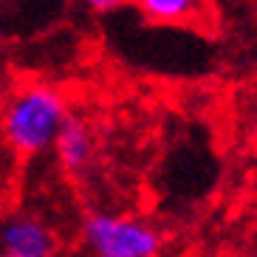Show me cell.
I'll list each match as a JSON object with an SVG mask.
<instances>
[{"instance_id": "6da1fadb", "label": "cell", "mask_w": 257, "mask_h": 257, "mask_svg": "<svg viewBox=\"0 0 257 257\" xmlns=\"http://www.w3.org/2000/svg\"><path fill=\"white\" fill-rule=\"evenodd\" d=\"M71 119L68 96L51 82H23L6 96L0 130L12 150L43 156L54 147L62 124Z\"/></svg>"}, {"instance_id": "7a4b0ae2", "label": "cell", "mask_w": 257, "mask_h": 257, "mask_svg": "<svg viewBox=\"0 0 257 257\" xmlns=\"http://www.w3.org/2000/svg\"><path fill=\"white\" fill-rule=\"evenodd\" d=\"M82 240L91 257H159L161 232L133 215H91L82 226Z\"/></svg>"}, {"instance_id": "3957f363", "label": "cell", "mask_w": 257, "mask_h": 257, "mask_svg": "<svg viewBox=\"0 0 257 257\" xmlns=\"http://www.w3.org/2000/svg\"><path fill=\"white\" fill-rule=\"evenodd\" d=\"M57 237L46 220L34 215H9L0 220V254L9 257H54Z\"/></svg>"}, {"instance_id": "277c9868", "label": "cell", "mask_w": 257, "mask_h": 257, "mask_svg": "<svg viewBox=\"0 0 257 257\" xmlns=\"http://www.w3.org/2000/svg\"><path fill=\"white\" fill-rule=\"evenodd\" d=\"M130 3L147 23L164 29L201 26L212 15V0H130Z\"/></svg>"}, {"instance_id": "5b68a950", "label": "cell", "mask_w": 257, "mask_h": 257, "mask_svg": "<svg viewBox=\"0 0 257 257\" xmlns=\"http://www.w3.org/2000/svg\"><path fill=\"white\" fill-rule=\"evenodd\" d=\"M57 153L60 164L68 170V173H82L85 167L93 161V150H96V139H93V130L85 119H76L71 116L65 124H62L60 136L51 147Z\"/></svg>"}, {"instance_id": "8992f818", "label": "cell", "mask_w": 257, "mask_h": 257, "mask_svg": "<svg viewBox=\"0 0 257 257\" xmlns=\"http://www.w3.org/2000/svg\"><path fill=\"white\" fill-rule=\"evenodd\" d=\"M43 9L60 15L62 0H0V37H15L43 26Z\"/></svg>"}, {"instance_id": "52a82bcc", "label": "cell", "mask_w": 257, "mask_h": 257, "mask_svg": "<svg viewBox=\"0 0 257 257\" xmlns=\"http://www.w3.org/2000/svg\"><path fill=\"white\" fill-rule=\"evenodd\" d=\"M82 3L91 9V12H96V15H110V12L124 9L130 0H82Z\"/></svg>"}, {"instance_id": "ba28073f", "label": "cell", "mask_w": 257, "mask_h": 257, "mask_svg": "<svg viewBox=\"0 0 257 257\" xmlns=\"http://www.w3.org/2000/svg\"><path fill=\"white\" fill-rule=\"evenodd\" d=\"M0 257H9V254H0Z\"/></svg>"}]
</instances>
